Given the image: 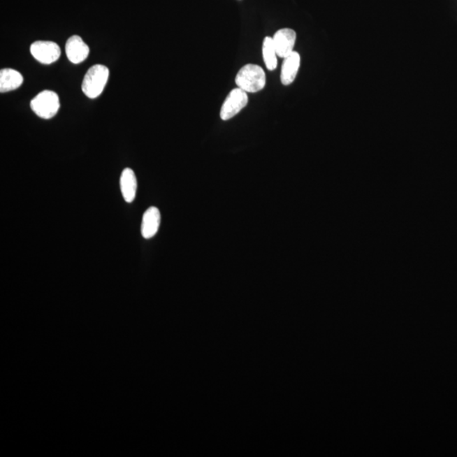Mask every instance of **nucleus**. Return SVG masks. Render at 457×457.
Instances as JSON below:
<instances>
[{"instance_id": "f8f14e48", "label": "nucleus", "mask_w": 457, "mask_h": 457, "mask_svg": "<svg viewBox=\"0 0 457 457\" xmlns=\"http://www.w3.org/2000/svg\"><path fill=\"white\" fill-rule=\"evenodd\" d=\"M263 56L264 63L268 71H274L277 68V53H276L273 38L266 37L263 44Z\"/></svg>"}, {"instance_id": "f03ea898", "label": "nucleus", "mask_w": 457, "mask_h": 457, "mask_svg": "<svg viewBox=\"0 0 457 457\" xmlns=\"http://www.w3.org/2000/svg\"><path fill=\"white\" fill-rule=\"evenodd\" d=\"M110 71L103 65H94L84 76L82 89L89 99L98 98L103 93L109 79Z\"/></svg>"}, {"instance_id": "423d86ee", "label": "nucleus", "mask_w": 457, "mask_h": 457, "mask_svg": "<svg viewBox=\"0 0 457 457\" xmlns=\"http://www.w3.org/2000/svg\"><path fill=\"white\" fill-rule=\"evenodd\" d=\"M296 40V34L294 30L290 28L280 29L273 37L276 53L280 58H286L294 52V46Z\"/></svg>"}, {"instance_id": "20e7f679", "label": "nucleus", "mask_w": 457, "mask_h": 457, "mask_svg": "<svg viewBox=\"0 0 457 457\" xmlns=\"http://www.w3.org/2000/svg\"><path fill=\"white\" fill-rule=\"evenodd\" d=\"M248 97L247 92L235 88L227 96L226 101L224 102L220 110V117L223 120H228L233 118L240 110L247 106Z\"/></svg>"}, {"instance_id": "6e6552de", "label": "nucleus", "mask_w": 457, "mask_h": 457, "mask_svg": "<svg viewBox=\"0 0 457 457\" xmlns=\"http://www.w3.org/2000/svg\"><path fill=\"white\" fill-rule=\"evenodd\" d=\"M161 222V215L156 207H151L144 212L141 226L143 238L150 239L157 234Z\"/></svg>"}, {"instance_id": "f257e3e1", "label": "nucleus", "mask_w": 457, "mask_h": 457, "mask_svg": "<svg viewBox=\"0 0 457 457\" xmlns=\"http://www.w3.org/2000/svg\"><path fill=\"white\" fill-rule=\"evenodd\" d=\"M235 83L240 89L247 93H258L266 87V72L259 66L248 64L239 71Z\"/></svg>"}, {"instance_id": "9d476101", "label": "nucleus", "mask_w": 457, "mask_h": 457, "mask_svg": "<svg viewBox=\"0 0 457 457\" xmlns=\"http://www.w3.org/2000/svg\"><path fill=\"white\" fill-rule=\"evenodd\" d=\"M120 191L123 198L128 203L134 201L138 190V180H136L134 171L130 168H126L120 175Z\"/></svg>"}, {"instance_id": "39448f33", "label": "nucleus", "mask_w": 457, "mask_h": 457, "mask_svg": "<svg viewBox=\"0 0 457 457\" xmlns=\"http://www.w3.org/2000/svg\"><path fill=\"white\" fill-rule=\"evenodd\" d=\"M31 55L40 63L50 65L57 61L61 50L57 43L51 41H37L30 47Z\"/></svg>"}, {"instance_id": "1a4fd4ad", "label": "nucleus", "mask_w": 457, "mask_h": 457, "mask_svg": "<svg viewBox=\"0 0 457 457\" xmlns=\"http://www.w3.org/2000/svg\"><path fill=\"white\" fill-rule=\"evenodd\" d=\"M300 57L298 52L292 53L284 59L280 79L284 86L290 85L295 81L300 67Z\"/></svg>"}, {"instance_id": "9b49d317", "label": "nucleus", "mask_w": 457, "mask_h": 457, "mask_svg": "<svg viewBox=\"0 0 457 457\" xmlns=\"http://www.w3.org/2000/svg\"><path fill=\"white\" fill-rule=\"evenodd\" d=\"M24 78L19 71L13 69H3L0 71V92H7L17 89L22 86Z\"/></svg>"}, {"instance_id": "7ed1b4c3", "label": "nucleus", "mask_w": 457, "mask_h": 457, "mask_svg": "<svg viewBox=\"0 0 457 457\" xmlns=\"http://www.w3.org/2000/svg\"><path fill=\"white\" fill-rule=\"evenodd\" d=\"M31 109L40 118L49 119L58 113L60 103L57 94L54 91L44 90L31 100Z\"/></svg>"}, {"instance_id": "0eeeda50", "label": "nucleus", "mask_w": 457, "mask_h": 457, "mask_svg": "<svg viewBox=\"0 0 457 457\" xmlns=\"http://www.w3.org/2000/svg\"><path fill=\"white\" fill-rule=\"evenodd\" d=\"M89 47L84 43L79 36H72L67 40L66 44V53L68 59L71 63L80 64L84 61L89 55Z\"/></svg>"}]
</instances>
